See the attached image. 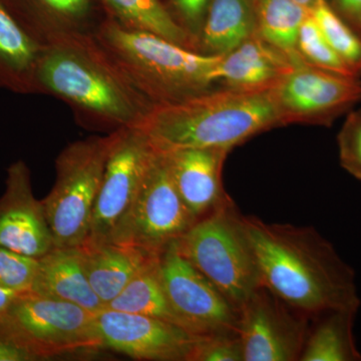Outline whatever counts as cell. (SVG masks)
I'll return each instance as SVG.
<instances>
[{
	"instance_id": "21",
	"label": "cell",
	"mask_w": 361,
	"mask_h": 361,
	"mask_svg": "<svg viewBox=\"0 0 361 361\" xmlns=\"http://www.w3.org/2000/svg\"><path fill=\"white\" fill-rule=\"evenodd\" d=\"M255 35L253 0H212L197 39L196 51L224 56Z\"/></svg>"
},
{
	"instance_id": "19",
	"label": "cell",
	"mask_w": 361,
	"mask_h": 361,
	"mask_svg": "<svg viewBox=\"0 0 361 361\" xmlns=\"http://www.w3.org/2000/svg\"><path fill=\"white\" fill-rule=\"evenodd\" d=\"M80 248L87 279L104 308L149 261L159 256L114 242L82 245Z\"/></svg>"
},
{
	"instance_id": "14",
	"label": "cell",
	"mask_w": 361,
	"mask_h": 361,
	"mask_svg": "<svg viewBox=\"0 0 361 361\" xmlns=\"http://www.w3.org/2000/svg\"><path fill=\"white\" fill-rule=\"evenodd\" d=\"M0 246L35 259L54 247L44 203L33 194L32 172L23 160L6 170L0 196Z\"/></svg>"
},
{
	"instance_id": "13",
	"label": "cell",
	"mask_w": 361,
	"mask_h": 361,
	"mask_svg": "<svg viewBox=\"0 0 361 361\" xmlns=\"http://www.w3.org/2000/svg\"><path fill=\"white\" fill-rule=\"evenodd\" d=\"M96 320L106 349L137 360L189 361L200 337L167 320L108 308Z\"/></svg>"
},
{
	"instance_id": "27",
	"label": "cell",
	"mask_w": 361,
	"mask_h": 361,
	"mask_svg": "<svg viewBox=\"0 0 361 361\" xmlns=\"http://www.w3.org/2000/svg\"><path fill=\"white\" fill-rule=\"evenodd\" d=\"M297 51L304 63L308 65L344 77L357 78L330 47L311 13L299 30Z\"/></svg>"
},
{
	"instance_id": "30",
	"label": "cell",
	"mask_w": 361,
	"mask_h": 361,
	"mask_svg": "<svg viewBox=\"0 0 361 361\" xmlns=\"http://www.w3.org/2000/svg\"><path fill=\"white\" fill-rule=\"evenodd\" d=\"M189 361H244L239 334L199 337Z\"/></svg>"
},
{
	"instance_id": "9",
	"label": "cell",
	"mask_w": 361,
	"mask_h": 361,
	"mask_svg": "<svg viewBox=\"0 0 361 361\" xmlns=\"http://www.w3.org/2000/svg\"><path fill=\"white\" fill-rule=\"evenodd\" d=\"M156 152L140 128L116 130L84 245L110 242L137 198Z\"/></svg>"
},
{
	"instance_id": "29",
	"label": "cell",
	"mask_w": 361,
	"mask_h": 361,
	"mask_svg": "<svg viewBox=\"0 0 361 361\" xmlns=\"http://www.w3.org/2000/svg\"><path fill=\"white\" fill-rule=\"evenodd\" d=\"M341 167L361 180V109L350 111L337 135Z\"/></svg>"
},
{
	"instance_id": "32",
	"label": "cell",
	"mask_w": 361,
	"mask_h": 361,
	"mask_svg": "<svg viewBox=\"0 0 361 361\" xmlns=\"http://www.w3.org/2000/svg\"><path fill=\"white\" fill-rule=\"evenodd\" d=\"M334 9L361 37V0H334Z\"/></svg>"
},
{
	"instance_id": "10",
	"label": "cell",
	"mask_w": 361,
	"mask_h": 361,
	"mask_svg": "<svg viewBox=\"0 0 361 361\" xmlns=\"http://www.w3.org/2000/svg\"><path fill=\"white\" fill-rule=\"evenodd\" d=\"M159 265L180 326L197 336L239 334V310L180 253L177 242L161 252Z\"/></svg>"
},
{
	"instance_id": "2",
	"label": "cell",
	"mask_w": 361,
	"mask_h": 361,
	"mask_svg": "<svg viewBox=\"0 0 361 361\" xmlns=\"http://www.w3.org/2000/svg\"><path fill=\"white\" fill-rule=\"evenodd\" d=\"M262 284L311 318L326 311H358L355 270L331 243L308 226L267 223L244 216Z\"/></svg>"
},
{
	"instance_id": "12",
	"label": "cell",
	"mask_w": 361,
	"mask_h": 361,
	"mask_svg": "<svg viewBox=\"0 0 361 361\" xmlns=\"http://www.w3.org/2000/svg\"><path fill=\"white\" fill-rule=\"evenodd\" d=\"M283 126H330L361 101V80L301 63L272 90Z\"/></svg>"
},
{
	"instance_id": "33",
	"label": "cell",
	"mask_w": 361,
	"mask_h": 361,
	"mask_svg": "<svg viewBox=\"0 0 361 361\" xmlns=\"http://www.w3.org/2000/svg\"><path fill=\"white\" fill-rule=\"evenodd\" d=\"M0 361H35L25 349L0 334Z\"/></svg>"
},
{
	"instance_id": "28",
	"label": "cell",
	"mask_w": 361,
	"mask_h": 361,
	"mask_svg": "<svg viewBox=\"0 0 361 361\" xmlns=\"http://www.w3.org/2000/svg\"><path fill=\"white\" fill-rule=\"evenodd\" d=\"M39 259L0 246V287L16 293L32 290Z\"/></svg>"
},
{
	"instance_id": "15",
	"label": "cell",
	"mask_w": 361,
	"mask_h": 361,
	"mask_svg": "<svg viewBox=\"0 0 361 361\" xmlns=\"http://www.w3.org/2000/svg\"><path fill=\"white\" fill-rule=\"evenodd\" d=\"M229 152L217 148L163 152L176 189L197 220L232 200L225 191L222 179L223 168Z\"/></svg>"
},
{
	"instance_id": "18",
	"label": "cell",
	"mask_w": 361,
	"mask_h": 361,
	"mask_svg": "<svg viewBox=\"0 0 361 361\" xmlns=\"http://www.w3.org/2000/svg\"><path fill=\"white\" fill-rule=\"evenodd\" d=\"M25 6L9 13L28 35L44 45L71 33H96L92 0H20Z\"/></svg>"
},
{
	"instance_id": "20",
	"label": "cell",
	"mask_w": 361,
	"mask_h": 361,
	"mask_svg": "<svg viewBox=\"0 0 361 361\" xmlns=\"http://www.w3.org/2000/svg\"><path fill=\"white\" fill-rule=\"evenodd\" d=\"M42 49L0 0V89L20 94H37V70Z\"/></svg>"
},
{
	"instance_id": "1",
	"label": "cell",
	"mask_w": 361,
	"mask_h": 361,
	"mask_svg": "<svg viewBox=\"0 0 361 361\" xmlns=\"http://www.w3.org/2000/svg\"><path fill=\"white\" fill-rule=\"evenodd\" d=\"M37 94L66 104L78 125L106 134L140 127L154 104L133 84L94 33H71L42 45Z\"/></svg>"
},
{
	"instance_id": "6",
	"label": "cell",
	"mask_w": 361,
	"mask_h": 361,
	"mask_svg": "<svg viewBox=\"0 0 361 361\" xmlns=\"http://www.w3.org/2000/svg\"><path fill=\"white\" fill-rule=\"evenodd\" d=\"M0 334L27 351L35 361L94 355L106 349L94 313L32 291L14 298L0 319Z\"/></svg>"
},
{
	"instance_id": "34",
	"label": "cell",
	"mask_w": 361,
	"mask_h": 361,
	"mask_svg": "<svg viewBox=\"0 0 361 361\" xmlns=\"http://www.w3.org/2000/svg\"><path fill=\"white\" fill-rule=\"evenodd\" d=\"M18 295V294L16 292L6 290L0 287V319L6 314L9 306Z\"/></svg>"
},
{
	"instance_id": "31",
	"label": "cell",
	"mask_w": 361,
	"mask_h": 361,
	"mask_svg": "<svg viewBox=\"0 0 361 361\" xmlns=\"http://www.w3.org/2000/svg\"><path fill=\"white\" fill-rule=\"evenodd\" d=\"M211 1L212 0H170V7L167 8L176 23L193 39L195 51Z\"/></svg>"
},
{
	"instance_id": "17",
	"label": "cell",
	"mask_w": 361,
	"mask_h": 361,
	"mask_svg": "<svg viewBox=\"0 0 361 361\" xmlns=\"http://www.w3.org/2000/svg\"><path fill=\"white\" fill-rule=\"evenodd\" d=\"M30 291L77 304L94 314L104 310L87 279L80 246H54L40 257Z\"/></svg>"
},
{
	"instance_id": "11",
	"label": "cell",
	"mask_w": 361,
	"mask_h": 361,
	"mask_svg": "<svg viewBox=\"0 0 361 361\" xmlns=\"http://www.w3.org/2000/svg\"><path fill=\"white\" fill-rule=\"evenodd\" d=\"M311 323L264 285L239 308L244 361H299Z\"/></svg>"
},
{
	"instance_id": "26",
	"label": "cell",
	"mask_w": 361,
	"mask_h": 361,
	"mask_svg": "<svg viewBox=\"0 0 361 361\" xmlns=\"http://www.w3.org/2000/svg\"><path fill=\"white\" fill-rule=\"evenodd\" d=\"M325 39L357 78L361 75V37L345 23L326 0L310 11Z\"/></svg>"
},
{
	"instance_id": "3",
	"label": "cell",
	"mask_w": 361,
	"mask_h": 361,
	"mask_svg": "<svg viewBox=\"0 0 361 361\" xmlns=\"http://www.w3.org/2000/svg\"><path fill=\"white\" fill-rule=\"evenodd\" d=\"M282 126L272 90L248 92L219 85L185 101L154 106L137 128L157 151H231L254 135Z\"/></svg>"
},
{
	"instance_id": "35",
	"label": "cell",
	"mask_w": 361,
	"mask_h": 361,
	"mask_svg": "<svg viewBox=\"0 0 361 361\" xmlns=\"http://www.w3.org/2000/svg\"><path fill=\"white\" fill-rule=\"evenodd\" d=\"M292 1L296 2L299 6L305 7L308 11H311L320 0H292Z\"/></svg>"
},
{
	"instance_id": "4",
	"label": "cell",
	"mask_w": 361,
	"mask_h": 361,
	"mask_svg": "<svg viewBox=\"0 0 361 361\" xmlns=\"http://www.w3.org/2000/svg\"><path fill=\"white\" fill-rule=\"evenodd\" d=\"M94 35L154 106L178 103L219 87L215 71L222 56H206L109 18Z\"/></svg>"
},
{
	"instance_id": "24",
	"label": "cell",
	"mask_w": 361,
	"mask_h": 361,
	"mask_svg": "<svg viewBox=\"0 0 361 361\" xmlns=\"http://www.w3.org/2000/svg\"><path fill=\"white\" fill-rule=\"evenodd\" d=\"M159 257L149 261L104 308L159 318L180 326L164 289Z\"/></svg>"
},
{
	"instance_id": "7",
	"label": "cell",
	"mask_w": 361,
	"mask_h": 361,
	"mask_svg": "<svg viewBox=\"0 0 361 361\" xmlns=\"http://www.w3.org/2000/svg\"><path fill=\"white\" fill-rule=\"evenodd\" d=\"M114 139L115 132L78 140L56 157V182L42 200L54 246L87 241Z\"/></svg>"
},
{
	"instance_id": "16",
	"label": "cell",
	"mask_w": 361,
	"mask_h": 361,
	"mask_svg": "<svg viewBox=\"0 0 361 361\" xmlns=\"http://www.w3.org/2000/svg\"><path fill=\"white\" fill-rule=\"evenodd\" d=\"M303 63L255 35L221 56L215 78L218 85L228 89L270 90Z\"/></svg>"
},
{
	"instance_id": "8",
	"label": "cell",
	"mask_w": 361,
	"mask_h": 361,
	"mask_svg": "<svg viewBox=\"0 0 361 361\" xmlns=\"http://www.w3.org/2000/svg\"><path fill=\"white\" fill-rule=\"evenodd\" d=\"M197 221L176 189L165 154L157 151L137 198L110 242L160 255Z\"/></svg>"
},
{
	"instance_id": "23",
	"label": "cell",
	"mask_w": 361,
	"mask_h": 361,
	"mask_svg": "<svg viewBox=\"0 0 361 361\" xmlns=\"http://www.w3.org/2000/svg\"><path fill=\"white\" fill-rule=\"evenodd\" d=\"M106 18L123 27L154 33L195 51L193 39L159 0H101Z\"/></svg>"
},
{
	"instance_id": "22",
	"label": "cell",
	"mask_w": 361,
	"mask_h": 361,
	"mask_svg": "<svg viewBox=\"0 0 361 361\" xmlns=\"http://www.w3.org/2000/svg\"><path fill=\"white\" fill-rule=\"evenodd\" d=\"M357 311L336 310L311 318L299 361H361L355 338Z\"/></svg>"
},
{
	"instance_id": "5",
	"label": "cell",
	"mask_w": 361,
	"mask_h": 361,
	"mask_svg": "<svg viewBox=\"0 0 361 361\" xmlns=\"http://www.w3.org/2000/svg\"><path fill=\"white\" fill-rule=\"evenodd\" d=\"M243 217L230 200L197 221L177 241L180 253L238 310L263 285Z\"/></svg>"
},
{
	"instance_id": "25",
	"label": "cell",
	"mask_w": 361,
	"mask_h": 361,
	"mask_svg": "<svg viewBox=\"0 0 361 361\" xmlns=\"http://www.w3.org/2000/svg\"><path fill=\"white\" fill-rule=\"evenodd\" d=\"M256 35L266 42L303 61L297 51V40L310 11L292 0H253Z\"/></svg>"
}]
</instances>
